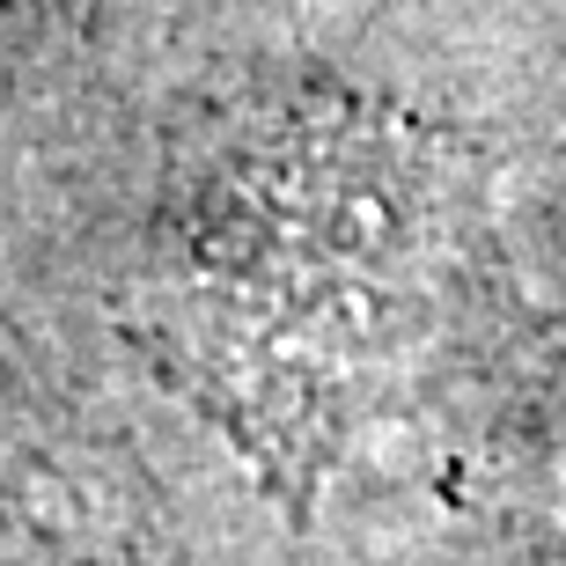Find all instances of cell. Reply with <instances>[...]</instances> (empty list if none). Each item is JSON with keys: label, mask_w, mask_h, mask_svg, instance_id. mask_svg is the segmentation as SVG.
<instances>
[{"label": "cell", "mask_w": 566, "mask_h": 566, "mask_svg": "<svg viewBox=\"0 0 566 566\" xmlns=\"http://www.w3.org/2000/svg\"><path fill=\"white\" fill-rule=\"evenodd\" d=\"M523 485L537 493V515L552 523V537L566 545V382L537 405L523 441Z\"/></svg>", "instance_id": "obj_2"}, {"label": "cell", "mask_w": 566, "mask_h": 566, "mask_svg": "<svg viewBox=\"0 0 566 566\" xmlns=\"http://www.w3.org/2000/svg\"><path fill=\"white\" fill-rule=\"evenodd\" d=\"M471 280V191L434 140L338 96H280L177 155L133 332L199 420L310 485L441 376Z\"/></svg>", "instance_id": "obj_1"}]
</instances>
